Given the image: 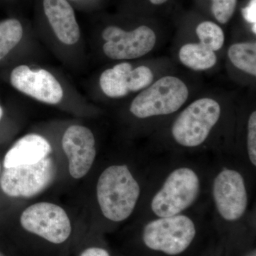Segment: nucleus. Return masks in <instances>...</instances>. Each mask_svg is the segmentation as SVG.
Listing matches in <instances>:
<instances>
[{
  "mask_svg": "<svg viewBox=\"0 0 256 256\" xmlns=\"http://www.w3.org/2000/svg\"><path fill=\"white\" fill-rule=\"evenodd\" d=\"M237 0H212V10L216 20L220 24L228 22L233 16Z\"/></svg>",
  "mask_w": 256,
  "mask_h": 256,
  "instance_id": "20",
  "label": "nucleus"
},
{
  "mask_svg": "<svg viewBox=\"0 0 256 256\" xmlns=\"http://www.w3.org/2000/svg\"><path fill=\"white\" fill-rule=\"evenodd\" d=\"M228 55L229 60L236 68L256 76V43L235 44L229 48Z\"/></svg>",
  "mask_w": 256,
  "mask_h": 256,
  "instance_id": "16",
  "label": "nucleus"
},
{
  "mask_svg": "<svg viewBox=\"0 0 256 256\" xmlns=\"http://www.w3.org/2000/svg\"><path fill=\"white\" fill-rule=\"evenodd\" d=\"M252 31L254 34L256 33V24H252Z\"/></svg>",
  "mask_w": 256,
  "mask_h": 256,
  "instance_id": "25",
  "label": "nucleus"
},
{
  "mask_svg": "<svg viewBox=\"0 0 256 256\" xmlns=\"http://www.w3.org/2000/svg\"><path fill=\"white\" fill-rule=\"evenodd\" d=\"M54 152V146L47 138L38 133H28L18 139L8 150L3 159L2 168L36 164Z\"/></svg>",
  "mask_w": 256,
  "mask_h": 256,
  "instance_id": "14",
  "label": "nucleus"
},
{
  "mask_svg": "<svg viewBox=\"0 0 256 256\" xmlns=\"http://www.w3.org/2000/svg\"><path fill=\"white\" fill-rule=\"evenodd\" d=\"M168 0H150L151 3H152L153 4L159 5L162 4H164V2Z\"/></svg>",
  "mask_w": 256,
  "mask_h": 256,
  "instance_id": "22",
  "label": "nucleus"
},
{
  "mask_svg": "<svg viewBox=\"0 0 256 256\" xmlns=\"http://www.w3.org/2000/svg\"><path fill=\"white\" fill-rule=\"evenodd\" d=\"M182 63L195 70H204L212 68L216 63L214 52L201 43L184 45L178 52Z\"/></svg>",
  "mask_w": 256,
  "mask_h": 256,
  "instance_id": "15",
  "label": "nucleus"
},
{
  "mask_svg": "<svg viewBox=\"0 0 256 256\" xmlns=\"http://www.w3.org/2000/svg\"><path fill=\"white\" fill-rule=\"evenodd\" d=\"M24 36V28L20 20L6 18L0 22V60L18 46Z\"/></svg>",
  "mask_w": 256,
  "mask_h": 256,
  "instance_id": "17",
  "label": "nucleus"
},
{
  "mask_svg": "<svg viewBox=\"0 0 256 256\" xmlns=\"http://www.w3.org/2000/svg\"><path fill=\"white\" fill-rule=\"evenodd\" d=\"M242 14L248 22L256 24V0H250L249 4L242 9Z\"/></svg>",
  "mask_w": 256,
  "mask_h": 256,
  "instance_id": "21",
  "label": "nucleus"
},
{
  "mask_svg": "<svg viewBox=\"0 0 256 256\" xmlns=\"http://www.w3.org/2000/svg\"><path fill=\"white\" fill-rule=\"evenodd\" d=\"M2 165H1V163H0V174H1V172H2Z\"/></svg>",
  "mask_w": 256,
  "mask_h": 256,
  "instance_id": "26",
  "label": "nucleus"
},
{
  "mask_svg": "<svg viewBox=\"0 0 256 256\" xmlns=\"http://www.w3.org/2000/svg\"><path fill=\"white\" fill-rule=\"evenodd\" d=\"M188 96V88L182 80L174 76L163 77L136 96L129 111L138 120L170 116L182 107Z\"/></svg>",
  "mask_w": 256,
  "mask_h": 256,
  "instance_id": "9",
  "label": "nucleus"
},
{
  "mask_svg": "<svg viewBox=\"0 0 256 256\" xmlns=\"http://www.w3.org/2000/svg\"><path fill=\"white\" fill-rule=\"evenodd\" d=\"M156 160L130 153L99 160L86 180L82 216L88 229L104 234L134 220Z\"/></svg>",
  "mask_w": 256,
  "mask_h": 256,
  "instance_id": "1",
  "label": "nucleus"
},
{
  "mask_svg": "<svg viewBox=\"0 0 256 256\" xmlns=\"http://www.w3.org/2000/svg\"><path fill=\"white\" fill-rule=\"evenodd\" d=\"M256 174L232 151L212 158L208 204L214 226L223 232L254 227Z\"/></svg>",
  "mask_w": 256,
  "mask_h": 256,
  "instance_id": "4",
  "label": "nucleus"
},
{
  "mask_svg": "<svg viewBox=\"0 0 256 256\" xmlns=\"http://www.w3.org/2000/svg\"><path fill=\"white\" fill-rule=\"evenodd\" d=\"M212 224L210 208L130 223L136 229L138 242L143 248L163 256L186 254L194 245L202 230Z\"/></svg>",
  "mask_w": 256,
  "mask_h": 256,
  "instance_id": "5",
  "label": "nucleus"
},
{
  "mask_svg": "<svg viewBox=\"0 0 256 256\" xmlns=\"http://www.w3.org/2000/svg\"><path fill=\"white\" fill-rule=\"evenodd\" d=\"M196 32L200 43L214 52L220 50L223 46L224 32L216 24L212 22H203L197 26Z\"/></svg>",
  "mask_w": 256,
  "mask_h": 256,
  "instance_id": "19",
  "label": "nucleus"
},
{
  "mask_svg": "<svg viewBox=\"0 0 256 256\" xmlns=\"http://www.w3.org/2000/svg\"><path fill=\"white\" fill-rule=\"evenodd\" d=\"M55 151L62 162V182L66 180L77 183L86 180L100 160L95 134L90 128L82 124L66 128L60 150Z\"/></svg>",
  "mask_w": 256,
  "mask_h": 256,
  "instance_id": "8",
  "label": "nucleus"
},
{
  "mask_svg": "<svg viewBox=\"0 0 256 256\" xmlns=\"http://www.w3.org/2000/svg\"><path fill=\"white\" fill-rule=\"evenodd\" d=\"M102 236L88 229L74 250V256H112Z\"/></svg>",
  "mask_w": 256,
  "mask_h": 256,
  "instance_id": "18",
  "label": "nucleus"
},
{
  "mask_svg": "<svg viewBox=\"0 0 256 256\" xmlns=\"http://www.w3.org/2000/svg\"><path fill=\"white\" fill-rule=\"evenodd\" d=\"M150 69L144 66L132 68L127 62L106 69L101 74L99 84L108 97L120 98L130 92H137L149 86L153 80Z\"/></svg>",
  "mask_w": 256,
  "mask_h": 256,
  "instance_id": "12",
  "label": "nucleus"
},
{
  "mask_svg": "<svg viewBox=\"0 0 256 256\" xmlns=\"http://www.w3.org/2000/svg\"><path fill=\"white\" fill-rule=\"evenodd\" d=\"M62 180V162L54 150L36 164L3 168L0 190L5 196L21 203L38 198Z\"/></svg>",
  "mask_w": 256,
  "mask_h": 256,
  "instance_id": "7",
  "label": "nucleus"
},
{
  "mask_svg": "<svg viewBox=\"0 0 256 256\" xmlns=\"http://www.w3.org/2000/svg\"><path fill=\"white\" fill-rule=\"evenodd\" d=\"M10 82L18 92L46 105H58L64 99L62 84L46 69L18 66L10 74Z\"/></svg>",
  "mask_w": 256,
  "mask_h": 256,
  "instance_id": "11",
  "label": "nucleus"
},
{
  "mask_svg": "<svg viewBox=\"0 0 256 256\" xmlns=\"http://www.w3.org/2000/svg\"><path fill=\"white\" fill-rule=\"evenodd\" d=\"M0 256H10L9 254H8L6 252H4V250H1L0 249Z\"/></svg>",
  "mask_w": 256,
  "mask_h": 256,
  "instance_id": "23",
  "label": "nucleus"
},
{
  "mask_svg": "<svg viewBox=\"0 0 256 256\" xmlns=\"http://www.w3.org/2000/svg\"><path fill=\"white\" fill-rule=\"evenodd\" d=\"M102 37L105 43L104 54L114 60L140 58L149 53L156 44V34L152 28L140 26L127 32L116 26L104 28Z\"/></svg>",
  "mask_w": 256,
  "mask_h": 256,
  "instance_id": "10",
  "label": "nucleus"
},
{
  "mask_svg": "<svg viewBox=\"0 0 256 256\" xmlns=\"http://www.w3.org/2000/svg\"><path fill=\"white\" fill-rule=\"evenodd\" d=\"M3 116V109L2 108V106H0V121H1L2 118Z\"/></svg>",
  "mask_w": 256,
  "mask_h": 256,
  "instance_id": "24",
  "label": "nucleus"
},
{
  "mask_svg": "<svg viewBox=\"0 0 256 256\" xmlns=\"http://www.w3.org/2000/svg\"><path fill=\"white\" fill-rule=\"evenodd\" d=\"M222 108L217 101L203 98L194 101L178 114L170 127L175 148L168 154L193 156L202 150L220 122Z\"/></svg>",
  "mask_w": 256,
  "mask_h": 256,
  "instance_id": "6",
  "label": "nucleus"
},
{
  "mask_svg": "<svg viewBox=\"0 0 256 256\" xmlns=\"http://www.w3.org/2000/svg\"><path fill=\"white\" fill-rule=\"evenodd\" d=\"M13 235L23 256H69L88 230L85 218L53 200L21 202Z\"/></svg>",
  "mask_w": 256,
  "mask_h": 256,
  "instance_id": "3",
  "label": "nucleus"
},
{
  "mask_svg": "<svg viewBox=\"0 0 256 256\" xmlns=\"http://www.w3.org/2000/svg\"><path fill=\"white\" fill-rule=\"evenodd\" d=\"M212 162L202 156L156 158L140 207L132 222L208 210Z\"/></svg>",
  "mask_w": 256,
  "mask_h": 256,
  "instance_id": "2",
  "label": "nucleus"
},
{
  "mask_svg": "<svg viewBox=\"0 0 256 256\" xmlns=\"http://www.w3.org/2000/svg\"><path fill=\"white\" fill-rule=\"evenodd\" d=\"M68 1H77V0H68Z\"/></svg>",
  "mask_w": 256,
  "mask_h": 256,
  "instance_id": "27",
  "label": "nucleus"
},
{
  "mask_svg": "<svg viewBox=\"0 0 256 256\" xmlns=\"http://www.w3.org/2000/svg\"><path fill=\"white\" fill-rule=\"evenodd\" d=\"M43 10L57 40L67 46L78 43L80 26L68 0H43Z\"/></svg>",
  "mask_w": 256,
  "mask_h": 256,
  "instance_id": "13",
  "label": "nucleus"
}]
</instances>
